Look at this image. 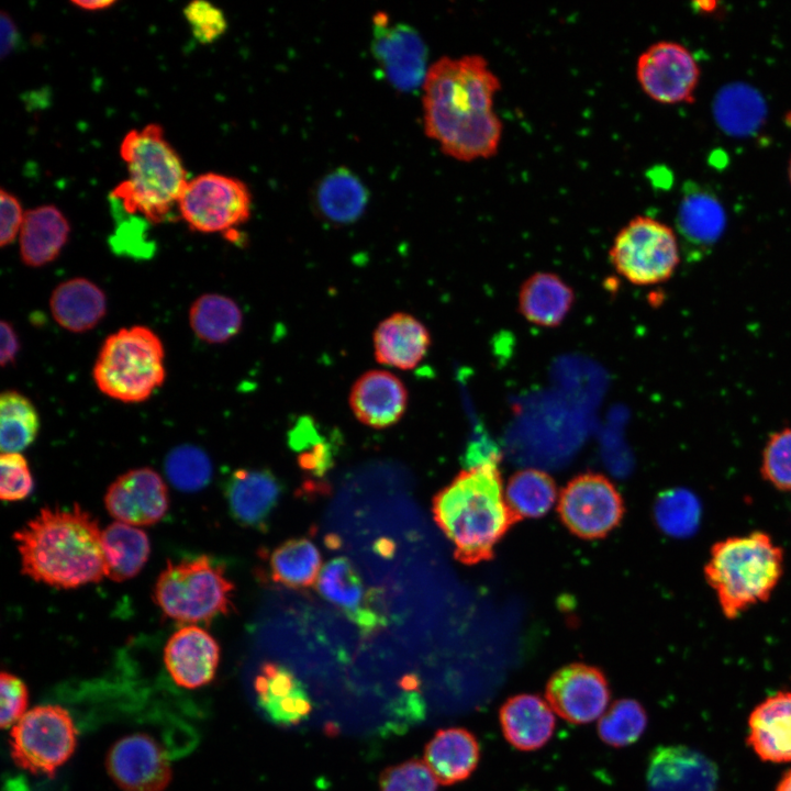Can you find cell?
Listing matches in <instances>:
<instances>
[{
    "label": "cell",
    "instance_id": "1",
    "mask_svg": "<svg viewBox=\"0 0 791 791\" xmlns=\"http://www.w3.org/2000/svg\"><path fill=\"white\" fill-rule=\"evenodd\" d=\"M422 87L425 134L445 155L468 163L498 153L503 124L494 98L501 82L483 56H444Z\"/></svg>",
    "mask_w": 791,
    "mask_h": 791
},
{
    "label": "cell",
    "instance_id": "2",
    "mask_svg": "<svg viewBox=\"0 0 791 791\" xmlns=\"http://www.w3.org/2000/svg\"><path fill=\"white\" fill-rule=\"evenodd\" d=\"M101 536L98 520L75 504L41 509L13 539L25 576L58 589H74L105 576Z\"/></svg>",
    "mask_w": 791,
    "mask_h": 791
},
{
    "label": "cell",
    "instance_id": "3",
    "mask_svg": "<svg viewBox=\"0 0 791 791\" xmlns=\"http://www.w3.org/2000/svg\"><path fill=\"white\" fill-rule=\"evenodd\" d=\"M499 459L463 470L433 500L434 519L460 562L491 559L497 544L516 522L505 501Z\"/></svg>",
    "mask_w": 791,
    "mask_h": 791
},
{
    "label": "cell",
    "instance_id": "4",
    "mask_svg": "<svg viewBox=\"0 0 791 791\" xmlns=\"http://www.w3.org/2000/svg\"><path fill=\"white\" fill-rule=\"evenodd\" d=\"M120 154L129 177L114 188L113 202L149 223L166 221L178 207L188 180L181 158L161 126L151 123L131 130L122 140Z\"/></svg>",
    "mask_w": 791,
    "mask_h": 791
},
{
    "label": "cell",
    "instance_id": "5",
    "mask_svg": "<svg viewBox=\"0 0 791 791\" xmlns=\"http://www.w3.org/2000/svg\"><path fill=\"white\" fill-rule=\"evenodd\" d=\"M783 566V549L767 533L755 531L714 543L703 572L723 615L734 620L771 597Z\"/></svg>",
    "mask_w": 791,
    "mask_h": 791
},
{
    "label": "cell",
    "instance_id": "6",
    "mask_svg": "<svg viewBox=\"0 0 791 791\" xmlns=\"http://www.w3.org/2000/svg\"><path fill=\"white\" fill-rule=\"evenodd\" d=\"M160 338L136 325L109 335L101 346L92 376L99 390L124 403L147 400L163 385L166 370Z\"/></svg>",
    "mask_w": 791,
    "mask_h": 791
},
{
    "label": "cell",
    "instance_id": "7",
    "mask_svg": "<svg viewBox=\"0 0 791 791\" xmlns=\"http://www.w3.org/2000/svg\"><path fill=\"white\" fill-rule=\"evenodd\" d=\"M234 584L224 568L208 556L167 561L154 588V599L165 615L187 624L209 622L230 613Z\"/></svg>",
    "mask_w": 791,
    "mask_h": 791
},
{
    "label": "cell",
    "instance_id": "8",
    "mask_svg": "<svg viewBox=\"0 0 791 791\" xmlns=\"http://www.w3.org/2000/svg\"><path fill=\"white\" fill-rule=\"evenodd\" d=\"M615 270L636 286L669 280L680 263L673 229L648 215L631 219L615 235L609 252Z\"/></svg>",
    "mask_w": 791,
    "mask_h": 791
},
{
    "label": "cell",
    "instance_id": "9",
    "mask_svg": "<svg viewBox=\"0 0 791 791\" xmlns=\"http://www.w3.org/2000/svg\"><path fill=\"white\" fill-rule=\"evenodd\" d=\"M76 740V727L67 710L38 705L11 727V757L24 770L52 776L70 758Z\"/></svg>",
    "mask_w": 791,
    "mask_h": 791
},
{
    "label": "cell",
    "instance_id": "10",
    "mask_svg": "<svg viewBox=\"0 0 791 791\" xmlns=\"http://www.w3.org/2000/svg\"><path fill=\"white\" fill-rule=\"evenodd\" d=\"M178 210L193 231L230 232L248 220L252 194L246 183L237 178L205 172L188 181Z\"/></svg>",
    "mask_w": 791,
    "mask_h": 791
},
{
    "label": "cell",
    "instance_id": "11",
    "mask_svg": "<svg viewBox=\"0 0 791 791\" xmlns=\"http://www.w3.org/2000/svg\"><path fill=\"white\" fill-rule=\"evenodd\" d=\"M558 512L572 534L595 539L619 525L624 506L619 491L606 477L587 472L571 479L562 489Z\"/></svg>",
    "mask_w": 791,
    "mask_h": 791
},
{
    "label": "cell",
    "instance_id": "12",
    "mask_svg": "<svg viewBox=\"0 0 791 791\" xmlns=\"http://www.w3.org/2000/svg\"><path fill=\"white\" fill-rule=\"evenodd\" d=\"M640 89L662 104L692 103L700 81V67L688 47L675 41H658L636 62Z\"/></svg>",
    "mask_w": 791,
    "mask_h": 791
},
{
    "label": "cell",
    "instance_id": "13",
    "mask_svg": "<svg viewBox=\"0 0 791 791\" xmlns=\"http://www.w3.org/2000/svg\"><path fill=\"white\" fill-rule=\"evenodd\" d=\"M545 695L560 717L571 724H587L605 712L611 690L599 668L575 662L553 673L546 683Z\"/></svg>",
    "mask_w": 791,
    "mask_h": 791
},
{
    "label": "cell",
    "instance_id": "14",
    "mask_svg": "<svg viewBox=\"0 0 791 791\" xmlns=\"http://www.w3.org/2000/svg\"><path fill=\"white\" fill-rule=\"evenodd\" d=\"M374 21L371 49L389 82L401 91L423 86L427 51L420 34L406 24H390L382 13Z\"/></svg>",
    "mask_w": 791,
    "mask_h": 791
},
{
    "label": "cell",
    "instance_id": "15",
    "mask_svg": "<svg viewBox=\"0 0 791 791\" xmlns=\"http://www.w3.org/2000/svg\"><path fill=\"white\" fill-rule=\"evenodd\" d=\"M107 770L124 791H164L171 779L167 755L142 733L125 736L111 747Z\"/></svg>",
    "mask_w": 791,
    "mask_h": 791
},
{
    "label": "cell",
    "instance_id": "16",
    "mask_svg": "<svg viewBox=\"0 0 791 791\" xmlns=\"http://www.w3.org/2000/svg\"><path fill=\"white\" fill-rule=\"evenodd\" d=\"M104 504L116 521L133 525H151L160 521L169 505L163 478L144 467L121 475L108 488Z\"/></svg>",
    "mask_w": 791,
    "mask_h": 791
},
{
    "label": "cell",
    "instance_id": "17",
    "mask_svg": "<svg viewBox=\"0 0 791 791\" xmlns=\"http://www.w3.org/2000/svg\"><path fill=\"white\" fill-rule=\"evenodd\" d=\"M717 781L715 764L690 747L659 746L649 756L647 791H716Z\"/></svg>",
    "mask_w": 791,
    "mask_h": 791
},
{
    "label": "cell",
    "instance_id": "18",
    "mask_svg": "<svg viewBox=\"0 0 791 791\" xmlns=\"http://www.w3.org/2000/svg\"><path fill=\"white\" fill-rule=\"evenodd\" d=\"M316 588L319 592L364 632L383 625L377 606L375 590L365 586L354 565L345 557L331 559L322 568Z\"/></svg>",
    "mask_w": 791,
    "mask_h": 791
},
{
    "label": "cell",
    "instance_id": "19",
    "mask_svg": "<svg viewBox=\"0 0 791 791\" xmlns=\"http://www.w3.org/2000/svg\"><path fill=\"white\" fill-rule=\"evenodd\" d=\"M220 661L218 642L202 627L192 624L180 627L164 649L166 669L176 684L197 689L215 676Z\"/></svg>",
    "mask_w": 791,
    "mask_h": 791
},
{
    "label": "cell",
    "instance_id": "20",
    "mask_svg": "<svg viewBox=\"0 0 791 791\" xmlns=\"http://www.w3.org/2000/svg\"><path fill=\"white\" fill-rule=\"evenodd\" d=\"M409 393L403 381L388 370H369L353 385L349 405L356 419L372 428H386L401 420Z\"/></svg>",
    "mask_w": 791,
    "mask_h": 791
},
{
    "label": "cell",
    "instance_id": "21",
    "mask_svg": "<svg viewBox=\"0 0 791 791\" xmlns=\"http://www.w3.org/2000/svg\"><path fill=\"white\" fill-rule=\"evenodd\" d=\"M282 491V483L270 470L241 468L229 478L225 492L230 512L239 524L264 528Z\"/></svg>",
    "mask_w": 791,
    "mask_h": 791
},
{
    "label": "cell",
    "instance_id": "22",
    "mask_svg": "<svg viewBox=\"0 0 791 791\" xmlns=\"http://www.w3.org/2000/svg\"><path fill=\"white\" fill-rule=\"evenodd\" d=\"M376 360L385 366L410 370L425 357L431 346L427 327L415 316L397 312L383 319L372 336Z\"/></svg>",
    "mask_w": 791,
    "mask_h": 791
},
{
    "label": "cell",
    "instance_id": "23",
    "mask_svg": "<svg viewBox=\"0 0 791 791\" xmlns=\"http://www.w3.org/2000/svg\"><path fill=\"white\" fill-rule=\"evenodd\" d=\"M501 729L506 742L522 751L544 747L552 738L556 720L553 709L537 694L510 697L499 711Z\"/></svg>",
    "mask_w": 791,
    "mask_h": 791
},
{
    "label": "cell",
    "instance_id": "24",
    "mask_svg": "<svg viewBox=\"0 0 791 791\" xmlns=\"http://www.w3.org/2000/svg\"><path fill=\"white\" fill-rule=\"evenodd\" d=\"M748 746L764 761H791V692L779 691L759 703L748 718Z\"/></svg>",
    "mask_w": 791,
    "mask_h": 791
},
{
    "label": "cell",
    "instance_id": "25",
    "mask_svg": "<svg viewBox=\"0 0 791 791\" xmlns=\"http://www.w3.org/2000/svg\"><path fill=\"white\" fill-rule=\"evenodd\" d=\"M480 759L477 737L464 727L438 729L424 748V762L439 784L452 786L468 779Z\"/></svg>",
    "mask_w": 791,
    "mask_h": 791
},
{
    "label": "cell",
    "instance_id": "26",
    "mask_svg": "<svg viewBox=\"0 0 791 791\" xmlns=\"http://www.w3.org/2000/svg\"><path fill=\"white\" fill-rule=\"evenodd\" d=\"M70 225L53 204L30 209L20 231V255L24 265L42 267L55 260L66 245Z\"/></svg>",
    "mask_w": 791,
    "mask_h": 791
},
{
    "label": "cell",
    "instance_id": "27",
    "mask_svg": "<svg viewBox=\"0 0 791 791\" xmlns=\"http://www.w3.org/2000/svg\"><path fill=\"white\" fill-rule=\"evenodd\" d=\"M517 302L519 312L527 322L556 327L570 312L575 292L558 275L539 271L522 283Z\"/></svg>",
    "mask_w": 791,
    "mask_h": 791
},
{
    "label": "cell",
    "instance_id": "28",
    "mask_svg": "<svg viewBox=\"0 0 791 791\" xmlns=\"http://www.w3.org/2000/svg\"><path fill=\"white\" fill-rule=\"evenodd\" d=\"M49 308L58 325L73 333L93 328L107 313V298L101 288L86 278L59 283L52 292Z\"/></svg>",
    "mask_w": 791,
    "mask_h": 791
},
{
    "label": "cell",
    "instance_id": "29",
    "mask_svg": "<svg viewBox=\"0 0 791 791\" xmlns=\"http://www.w3.org/2000/svg\"><path fill=\"white\" fill-rule=\"evenodd\" d=\"M105 577L125 581L135 577L146 564L151 545L144 531L115 521L102 531Z\"/></svg>",
    "mask_w": 791,
    "mask_h": 791
},
{
    "label": "cell",
    "instance_id": "30",
    "mask_svg": "<svg viewBox=\"0 0 791 791\" xmlns=\"http://www.w3.org/2000/svg\"><path fill=\"white\" fill-rule=\"evenodd\" d=\"M315 203L324 219L337 224H348L364 213L368 203V190L350 170L337 168L319 182Z\"/></svg>",
    "mask_w": 791,
    "mask_h": 791
},
{
    "label": "cell",
    "instance_id": "31",
    "mask_svg": "<svg viewBox=\"0 0 791 791\" xmlns=\"http://www.w3.org/2000/svg\"><path fill=\"white\" fill-rule=\"evenodd\" d=\"M322 568L321 553L307 537L283 542L268 557L271 581L289 589L312 587L317 582Z\"/></svg>",
    "mask_w": 791,
    "mask_h": 791
},
{
    "label": "cell",
    "instance_id": "32",
    "mask_svg": "<svg viewBox=\"0 0 791 791\" xmlns=\"http://www.w3.org/2000/svg\"><path fill=\"white\" fill-rule=\"evenodd\" d=\"M255 689L260 704L271 717L299 721L309 711V702L293 675L282 666L267 662L256 677Z\"/></svg>",
    "mask_w": 791,
    "mask_h": 791
},
{
    "label": "cell",
    "instance_id": "33",
    "mask_svg": "<svg viewBox=\"0 0 791 791\" xmlns=\"http://www.w3.org/2000/svg\"><path fill=\"white\" fill-rule=\"evenodd\" d=\"M677 222L680 232L688 238L712 242L724 227V208L712 191L688 185L678 205Z\"/></svg>",
    "mask_w": 791,
    "mask_h": 791
},
{
    "label": "cell",
    "instance_id": "34",
    "mask_svg": "<svg viewBox=\"0 0 791 791\" xmlns=\"http://www.w3.org/2000/svg\"><path fill=\"white\" fill-rule=\"evenodd\" d=\"M189 323L193 333L203 342L222 344L239 332L243 313L233 299L219 293H205L191 304Z\"/></svg>",
    "mask_w": 791,
    "mask_h": 791
},
{
    "label": "cell",
    "instance_id": "35",
    "mask_svg": "<svg viewBox=\"0 0 791 791\" xmlns=\"http://www.w3.org/2000/svg\"><path fill=\"white\" fill-rule=\"evenodd\" d=\"M505 501L516 522L545 515L557 499L553 478L538 469L515 472L505 488Z\"/></svg>",
    "mask_w": 791,
    "mask_h": 791
},
{
    "label": "cell",
    "instance_id": "36",
    "mask_svg": "<svg viewBox=\"0 0 791 791\" xmlns=\"http://www.w3.org/2000/svg\"><path fill=\"white\" fill-rule=\"evenodd\" d=\"M40 419L29 398L15 390L0 397V447L1 454L21 453L37 436Z\"/></svg>",
    "mask_w": 791,
    "mask_h": 791
},
{
    "label": "cell",
    "instance_id": "37",
    "mask_svg": "<svg viewBox=\"0 0 791 791\" xmlns=\"http://www.w3.org/2000/svg\"><path fill=\"white\" fill-rule=\"evenodd\" d=\"M714 113L723 130L737 135L746 134L760 123L764 102L751 88L736 85L720 92Z\"/></svg>",
    "mask_w": 791,
    "mask_h": 791
},
{
    "label": "cell",
    "instance_id": "38",
    "mask_svg": "<svg viewBox=\"0 0 791 791\" xmlns=\"http://www.w3.org/2000/svg\"><path fill=\"white\" fill-rule=\"evenodd\" d=\"M647 713L634 699H620L602 714L598 722L600 739L615 748L626 747L640 738L647 727Z\"/></svg>",
    "mask_w": 791,
    "mask_h": 791
},
{
    "label": "cell",
    "instance_id": "39",
    "mask_svg": "<svg viewBox=\"0 0 791 791\" xmlns=\"http://www.w3.org/2000/svg\"><path fill=\"white\" fill-rule=\"evenodd\" d=\"M655 520L666 534L684 537L694 533L701 517L697 497L686 489L662 492L655 503Z\"/></svg>",
    "mask_w": 791,
    "mask_h": 791
},
{
    "label": "cell",
    "instance_id": "40",
    "mask_svg": "<svg viewBox=\"0 0 791 791\" xmlns=\"http://www.w3.org/2000/svg\"><path fill=\"white\" fill-rule=\"evenodd\" d=\"M292 449L298 452L299 466L315 477H322L334 465V446L325 441L309 417L298 421L289 433Z\"/></svg>",
    "mask_w": 791,
    "mask_h": 791
},
{
    "label": "cell",
    "instance_id": "41",
    "mask_svg": "<svg viewBox=\"0 0 791 791\" xmlns=\"http://www.w3.org/2000/svg\"><path fill=\"white\" fill-rule=\"evenodd\" d=\"M170 482L182 491H196L211 479L212 466L208 455L192 445L172 449L165 464Z\"/></svg>",
    "mask_w": 791,
    "mask_h": 791
},
{
    "label": "cell",
    "instance_id": "42",
    "mask_svg": "<svg viewBox=\"0 0 791 791\" xmlns=\"http://www.w3.org/2000/svg\"><path fill=\"white\" fill-rule=\"evenodd\" d=\"M760 474L775 489L791 492V426L769 435L762 448Z\"/></svg>",
    "mask_w": 791,
    "mask_h": 791
},
{
    "label": "cell",
    "instance_id": "43",
    "mask_svg": "<svg viewBox=\"0 0 791 791\" xmlns=\"http://www.w3.org/2000/svg\"><path fill=\"white\" fill-rule=\"evenodd\" d=\"M380 791H437V780L421 759L387 767L379 776Z\"/></svg>",
    "mask_w": 791,
    "mask_h": 791
},
{
    "label": "cell",
    "instance_id": "44",
    "mask_svg": "<svg viewBox=\"0 0 791 791\" xmlns=\"http://www.w3.org/2000/svg\"><path fill=\"white\" fill-rule=\"evenodd\" d=\"M0 498L2 501H20L29 497L33 480L27 460L21 453L0 456Z\"/></svg>",
    "mask_w": 791,
    "mask_h": 791
},
{
    "label": "cell",
    "instance_id": "45",
    "mask_svg": "<svg viewBox=\"0 0 791 791\" xmlns=\"http://www.w3.org/2000/svg\"><path fill=\"white\" fill-rule=\"evenodd\" d=\"M183 15L193 37L201 44H211L227 29V21L222 10L204 1H191L183 8Z\"/></svg>",
    "mask_w": 791,
    "mask_h": 791
},
{
    "label": "cell",
    "instance_id": "46",
    "mask_svg": "<svg viewBox=\"0 0 791 791\" xmlns=\"http://www.w3.org/2000/svg\"><path fill=\"white\" fill-rule=\"evenodd\" d=\"M1 680V716L2 728L12 727L27 712V689L25 683L16 676L3 671Z\"/></svg>",
    "mask_w": 791,
    "mask_h": 791
},
{
    "label": "cell",
    "instance_id": "47",
    "mask_svg": "<svg viewBox=\"0 0 791 791\" xmlns=\"http://www.w3.org/2000/svg\"><path fill=\"white\" fill-rule=\"evenodd\" d=\"M0 246L5 247L20 234L25 212L19 199L4 189L0 190Z\"/></svg>",
    "mask_w": 791,
    "mask_h": 791
},
{
    "label": "cell",
    "instance_id": "48",
    "mask_svg": "<svg viewBox=\"0 0 791 791\" xmlns=\"http://www.w3.org/2000/svg\"><path fill=\"white\" fill-rule=\"evenodd\" d=\"M0 364L2 367L13 363L20 349L18 334L11 323H0Z\"/></svg>",
    "mask_w": 791,
    "mask_h": 791
},
{
    "label": "cell",
    "instance_id": "49",
    "mask_svg": "<svg viewBox=\"0 0 791 791\" xmlns=\"http://www.w3.org/2000/svg\"><path fill=\"white\" fill-rule=\"evenodd\" d=\"M0 55L4 59L16 47L20 37L14 21L5 11H1L0 14Z\"/></svg>",
    "mask_w": 791,
    "mask_h": 791
},
{
    "label": "cell",
    "instance_id": "50",
    "mask_svg": "<svg viewBox=\"0 0 791 791\" xmlns=\"http://www.w3.org/2000/svg\"><path fill=\"white\" fill-rule=\"evenodd\" d=\"M71 3L81 10L98 11L104 10L115 4L113 0H74Z\"/></svg>",
    "mask_w": 791,
    "mask_h": 791
},
{
    "label": "cell",
    "instance_id": "51",
    "mask_svg": "<svg viewBox=\"0 0 791 791\" xmlns=\"http://www.w3.org/2000/svg\"><path fill=\"white\" fill-rule=\"evenodd\" d=\"M776 791H791V769L783 775Z\"/></svg>",
    "mask_w": 791,
    "mask_h": 791
},
{
    "label": "cell",
    "instance_id": "52",
    "mask_svg": "<svg viewBox=\"0 0 791 791\" xmlns=\"http://www.w3.org/2000/svg\"><path fill=\"white\" fill-rule=\"evenodd\" d=\"M788 179H789V182L791 186V156H790L789 163H788Z\"/></svg>",
    "mask_w": 791,
    "mask_h": 791
}]
</instances>
